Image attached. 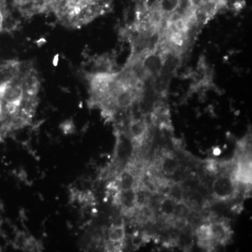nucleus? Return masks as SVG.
Listing matches in <instances>:
<instances>
[{"mask_svg":"<svg viewBox=\"0 0 252 252\" xmlns=\"http://www.w3.org/2000/svg\"><path fill=\"white\" fill-rule=\"evenodd\" d=\"M114 0H48L50 9L63 26L79 29L107 13Z\"/></svg>","mask_w":252,"mask_h":252,"instance_id":"obj_1","label":"nucleus"},{"mask_svg":"<svg viewBox=\"0 0 252 252\" xmlns=\"http://www.w3.org/2000/svg\"><path fill=\"white\" fill-rule=\"evenodd\" d=\"M237 182L233 176L221 175L217 177L212 185L215 198L223 201L233 198L237 193Z\"/></svg>","mask_w":252,"mask_h":252,"instance_id":"obj_2","label":"nucleus"},{"mask_svg":"<svg viewBox=\"0 0 252 252\" xmlns=\"http://www.w3.org/2000/svg\"><path fill=\"white\" fill-rule=\"evenodd\" d=\"M116 205H120L126 215H132L136 210V189L119 190L114 198Z\"/></svg>","mask_w":252,"mask_h":252,"instance_id":"obj_3","label":"nucleus"},{"mask_svg":"<svg viewBox=\"0 0 252 252\" xmlns=\"http://www.w3.org/2000/svg\"><path fill=\"white\" fill-rule=\"evenodd\" d=\"M128 130L132 142L140 145L148 135V122L143 118L132 119L129 123Z\"/></svg>","mask_w":252,"mask_h":252,"instance_id":"obj_4","label":"nucleus"},{"mask_svg":"<svg viewBox=\"0 0 252 252\" xmlns=\"http://www.w3.org/2000/svg\"><path fill=\"white\" fill-rule=\"evenodd\" d=\"M138 182L139 178L137 177L136 172L127 167L125 170L121 172L117 180L112 184L118 191H119L135 188Z\"/></svg>","mask_w":252,"mask_h":252,"instance_id":"obj_5","label":"nucleus"},{"mask_svg":"<svg viewBox=\"0 0 252 252\" xmlns=\"http://www.w3.org/2000/svg\"><path fill=\"white\" fill-rule=\"evenodd\" d=\"M133 142L127 136L118 137L115 149V158L119 162H125L132 157Z\"/></svg>","mask_w":252,"mask_h":252,"instance_id":"obj_6","label":"nucleus"},{"mask_svg":"<svg viewBox=\"0 0 252 252\" xmlns=\"http://www.w3.org/2000/svg\"><path fill=\"white\" fill-rule=\"evenodd\" d=\"M212 238L216 244L224 245L231 238L232 231L230 226L224 221H215L210 223Z\"/></svg>","mask_w":252,"mask_h":252,"instance_id":"obj_7","label":"nucleus"},{"mask_svg":"<svg viewBox=\"0 0 252 252\" xmlns=\"http://www.w3.org/2000/svg\"><path fill=\"white\" fill-rule=\"evenodd\" d=\"M238 182L250 185L252 183V161L244 157V159L238 162L236 170L233 175Z\"/></svg>","mask_w":252,"mask_h":252,"instance_id":"obj_8","label":"nucleus"},{"mask_svg":"<svg viewBox=\"0 0 252 252\" xmlns=\"http://www.w3.org/2000/svg\"><path fill=\"white\" fill-rule=\"evenodd\" d=\"M160 158V171L166 175H173L179 167L178 160L170 153H163Z\"/></svg>","mask_w":252,"mask_h":252,"instance_id":"obj_9","label":"nucleus"},{"mask_svg":"<svg viewBox=\"0 0 252 252\" xmlns=\"http://www.w3.org/2000/svg\"><path fill=\"white\" fill-rule=\"evenodd\" d=\"M177 203L174 199L167 196L162 199L159 205V210L164 217L167 218H172L175 217L176 210H177Z\"/></svg>","mask_w":252,"mask_h":252,"instance_id":"obj_10","label":"nucleus"},{"mask_svg":"<svg viewBox=\"0 0 252 252\" xmlns=\"http://www.w3.org/2000/svg\"><path fill=\"white\" fill-rule=\"evenodd\" d=\"M126 238V228L124 225H114L111 227L109 231L110 242H122Z\"/></svg>","mask_w":252,"mask_h":252,"instance_id":"obj_11","label":"nucleus"},{"mask_svg":"<svg viewBox=\"0 0 252 252\" xmlns=\"http://www.w3.org/2000/svg\"><path fill=\"white\" fill-rule=\"evenodd\" d=\"M195 235L198 239V242L209 241L212 240L211 228L210 224H203L197 228Z\"/></svg>","mask_w":252,"mask_h":252,"instance_id":"obj_12","label":"nucleus"},{"mask_svg":"<svg viewBox=\"0 0 252 252\" xmlns=\"http://www.w3.org/2000/svg\"><path fill=\"white\" fill-rule=\"evenodd\" d=\"M2 16H1V13H0V31H1V28H2Z\"/></svg>","mask_w":252,"mask_h":252,"instance_id":"obj_13","label":"nucleus"}]
</instances>
